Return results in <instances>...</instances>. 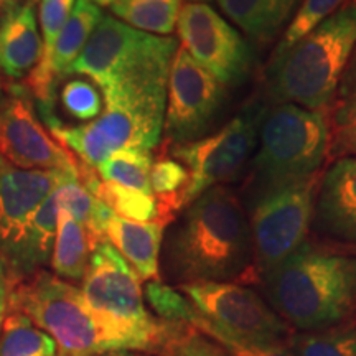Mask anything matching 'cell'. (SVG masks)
I'll return each instance as SVG.
<instances>
[{
    "instance_id": "1",
    "label": "cell",
    "mask_w": 356,
    "mask_h": 356,
    "mask_svg": "<svg viewBox=\"0 0 356 356\" xmlns=\"http://www.w3.org/2000/svg\"><path fill=\"white\" fill-rule=\"evenodd\" d=\"M165 270L178 286L254 284L251 228L233 191L213 186L185 208L167 234Z\"/></svg>"
},
{
    "instance_id": "2",
    "label": "cell",
    "mask_w": 356,
    "mask_h": 356,
    "mask_svg": "<svg viewBox=\"0 0 356 356\" xmlns=\"http://www.w3.org/2000/svg\"><path fill=\"white\" fill-rule=\"evenodd\" d=\"M270 309L296 332L356 320V256L305 241L261 280Z\"/></svg>"
},
{
    "instance_id": "3",
    "label": "cell",
    "mask_w": 356,
    "mask_h": 356,
    "mask_svg": "<svg viewBox=\"0 0 356 356\" xmlns=\"http://www.w3.org/2000/svg\"><path fill=\"white\" fill-rule=\"evenodd\" d=\"M356 44V0L286 50H275L266 70V89L277 102L327 113Z\"/></svg>"
},
{
    "instance_id": "4",
    "label": "cell",
    "mask_w": 356,
    "mask_h": 356,
    "mask_svg": "<svg viewBox=\"0 0 356 356\" xmlns=\"http://www.w3.org/2000/svg\"><path fill=\"white\" fill-rule=\"evenodd\" d=\"M81 293L91 314L137 353L160 356L184 323L154 318L145 309L140 277L115 251L102 241L89 257Z\"/></svg>"
},
{
    "instance_id": "5",
    "label": "cell",
    "mask_w": 356,
    "mask_h": 356,
    "mask_svg": "<svg viewBox=\"0 0 356 356\" xmlns=\"http://www.w3.org/2000/svg\"><path fill=\"white\" fill-rule=\"evenodd\" d=\"M327 113L275 104L262 118L246 180L248 203L277 186L320 173L328 157Z\"/></svg>"
},
{
    "instance_id": "6",
    "label": "cell",
    "mask_w": 356,
    "mask_h": 356,
    "mask_svg": "<svg viewBox=\"0 0 356 356\" xmlns=\"http://www.w3.org/2000/svg\"><path fill=\"white\" fill-rule=\"evenodd\" d=\"M7 312H20L29 317L55 340L60 351H131L126 341L91 314L78 287L47 270H37L8 286Z\"/></svg>"
},
{
    "instance_id": "7",
    "label": "cell",
    "mask_w": 356,
    "mask_h": 356,
    "mask_svg": "<svg viewBox=\"0 0 356 356\" xmlns=\"http://www.w3.org/2000/svg\"><path fill=\"white\" fill-rule=\"evenodd\" d=\"M320 175L277 186L248 203L256 284L307 241Z\"/></svg>"
},
{
    "instance_id": "8",
    "label": "cell",
    "mask_w": 356,
    "mask_h": 356,
    "mask_svg": "<svg viewBox=\"0 0 356 356\" xmlns=\"http://www.w3.org/2000/svg\"><path fill=\"white\" fill-rule=\"evenodd\" d=\"M266 111L261 102H254L211 136L186 144H168L167 155L184 163L190 173L185 208L207 190L225 186L241 175L256 150Z\"/></svg>"
},
{
    "instance_id": "9",
    "label": "cell",
    "mask_w": 356,
    "mask_h": 356,
    "mask_svg": "<svg viewBox=\"0 0 356 356\" xmlns=\"http://www.w3.org/2000/svg\"><path fill=\"white\" fill-rule=\"evenodd\" d=\"M204 318L249 343L287 346L296 332L251 289L234 282H193L178 286Z\"/></svg>"
},
{
    "instance_id": "10",
    "label": "cell",
    "mask_w": 356,
    "mask_h": 356,
    "mask_svg": "<svg viewBox=\"0 0 356 356\" xmlns=\"http://www.w3.org/2000/svg\"><path fill=\"white\" fill-rule=\"evenodd\" d=\"M226 102V86L178 44L167 81L163 132L167 144L202 139Z\"/></svg>"
},
{
    "instance_id": "11",
    "label": "cell",
    "mask_w": 356,
    "mask_h": 356,
    "mask_svg": "<svg viewBox=\"0 0 356 356\" xmlns=\"http://www.w3.org/2000/svg\"><path fill=\"white\" fill-rule=\"evenodd\" d=\"M177 48L173 37L140 32L115 17L102 15L70 73L84 74L102 89L160 58H173Z\"/></svg>"
},
{
    "instance_id": "12",
    "label": "cell",
    "mask_w": 356,
    "mask_h": 356,
    "mask_svg": "<svg viewBox=\"0 0 356 356\" xmlns=\"http://www.w3.org/2000/svg\"><path fill=\"white\" fill-rule=\"evenodd\" d=\"M177 32L180 47L226 88L246 81L252 68L251 47L211 6L184 3Z\"/></svg>"
},
{
    "instance_id": "13",
    "label": "cell",
    "mask_w": 356,
    "mask_h": 356,
    "mask_svg": "<svg viewBox=\"0 0 356 356\" xmlns=\"http://www.w3.org/2000/svg\"><path fill=\"white\" fill-rule=\"evenodd\" d=\"M0 155L24 170H58L78 177L79 160L42 126L20 96L0 104Z\"/></svg>"
},
{
    "instance_id": "14",
    "label": "cell",
    "mask_w": 356,
    "mask_h": 356,
    "mask_svg": "<svg viewBox=\"0 0 356 356\" xmlns=\"http://www.w3.org/2000/svg\"><path fill=\"white\" fill-rule=\"evenodd\" d=\"M310 228L322 243L356 251V155L333 160L320 175Z\"/></svg>"
},
{
    "instance_id": "15",
    "label": "cell",
    "mask_w": 356,
    "mask_h": 356,
    "mask_svg": "<svg viewBox=\"0 0 356 356\" xmlns=\"http://www.w3.org/2000/svg\"><path fill=\"white\" fill-rule=\"evenodd\" d=\"M66 172L24 170L0 155V256Z\"/></svg>"
},
{
    "instance_id": "16",
    "label": "cell",
    "mask_w": 356,
    "mask_h": 356,
    "mask_svg": "<svg viewBox=\"0 0 356 356\" xmlns=\"http://www.w3.org/2000/svg\"><path fill=\"white\" fill-rule=\"evenodd\" d=\"M42 55L35 0H3L0 6V74L29 76Z\"/></svg>"
},
{
    "instance_id": "17",
    "label": "cell",
    "mask_w": 356,
    "mask_h": 356,
    "mask_svg": "<svg viewBox=\"0 0 356 356\" xmlns=\"http://www.w3.org/2000/svg\"><path fill=\"white\" fill-rule=\"evenodd\" d=\"M58 211L60 204L55 188L25 222L7 251L0 256L7 270L8 286L15 280L37 273L40 266L51 259L58 228Z\"/></svg>"
},
{
    "instance_id": "18",
    "label": "cell",
    "mask_w": 356,
    "mask_h": 356,
    "mask_svg": "<svg viewBox=\"0 0 356 356\" xmlns=\"http://www.w3.org/2000/svg\"><path fill=\"white\" fill-rule=\"evenodd\" d=\"M159 222H139L114 213L106 225V239L113 244L140 280H159V257L163 239Z\"/></svg>"
},
{
    "instance_id": "19",
    "label": "cell",
    "mask_w": 356,
    "mask_h": 356,
    "mask_svg": "<svg viewBox=\"0 0 356 356\" xmlns=\"http://www.w3.org/2000/svg\"><path fill=\"white\" fill-rule=\"evenodd\" d=\"M304 0H218V6L259 47L287 29Z\"/></svg>"
},
{
    "instance_id": "20",
    "label": "cell",
    "mask_w": 356,
    "mask_h": 356,
    "mask_svg": "<svg viewBox=\"0 0 356 356\" xmlns=\"http://www.w3.org/2000/svg\"><path fill=\"white\" fill-rule=\"evenodd\" d=\"M328 132V159L356 155V44L348 58L335 95L327 111Z\"/></svg>"
},
{
    "instance_id": "21",
    "label": "cell",
    "mask_w": 356,
    "mask_h": 356,
    "mask_svg": "<svg viewBox=\"0 0 356 356\" xmlns=\"http://www.w3.org/2000/svg\"><path fill=\"white\" fill-rule=\"evenodd\" d=\"M76 0H42L40 2V25H42V55L38 65L26 78L30 91L42 102V108H51L55 96V78L51 74L53 48L68 20Z\"/></svg>"
},
{
    "instance_id": "22",
    "label": "cell",
    "mask_w": 356,
    "mask_h": 356,
    "mask_svg": "<svg viewBox=\"0 0 356 356\" xmlns=\"http://www.w3.org/2000/svg\"><path fill=\"white\" fill-rule=\"evenodd\" d=\"M58 204L60 210H65L68 215L78 221L79 225L86 229L91 241V248H95L106 239V225L114 215L106 203H102L99 198L84 186L73 173H65L60 184L56 185Z\"/></svg>"
},
{
    "instance_id": "23",
    "label": "cell",
    "mask_w": 356,
    "mask_h": 356,
    "mask_svg": "<svg viewBox=\"0 0 356 356\" xmlns=\"http://www.w3.org/2000/svg\"><path fill=\"white\" fill-rule=\"evenodd\" d=\"M102 19L101 7H97L92 0H76L68 20L58 37L51 56V74L60 79L70 74L76 58L86 47L88 40Z\"/></svg>"
},
{
    "instance_id": "24",
    "label": "cell",
    "mask_w": 356,
    "mask_h": 356,
    "mask_svg": "<svg viewBox=\"0 0 356 356\" xmlns=\"http://www.w3.org/2000/svg\"><path fill=\"white\" fill-rule=\"evenodd\" d=\"M92 248L86 229L65 210L58 211L56 238L51 252V269L60 279L79 282L86 274Z\"/></svg>"
},
{
    "instance_id": "25",
    "label": "cell",
    "mask_w": 356,
    "mask_h": 356,
    "mask_svg": "<svg viewBox=\"0 0 356 356\" xmlns=\"http://www.w3.org/2000/svg\"><path fill=\"white\" fill-rule=\"evenodd\" d=\"M190 184V173L181 162L173 157L155 160L150 168V190L157 202L159 225L165 228L175 221L181 210H185V197Z\"/></svg>"
},
{
    "instance_id": "26",
    "label": "cell",
    "mask_w": 356,
    "mask_h": 356,
    "mask_svg": "<svg viewBox=\"0 0 356 356\" xmlns=\"http://www.w3.org/2000/svg\"><path fill=\"white\" fill-rule=\"evenodd\" d=\"M184 0H114L111 12L124 24L145 33L168 37L175 32Z\"/></svg>"
},
{
    "instance_id": "27",
    "label": "cell",
    "mask_w": 356,
    "mask_h": 356,
    "mask_svg": "<svg viewBox=\"0 0 356 356\" xmlns=\"http://www.w3.org/2000/svg\"><path fill=\"white\" fill-rule=\"evenodd\" d=\"M55 340L20 312H7L0 323V356H56Z\"/></svg>"
},
{
    "instance_id": "28",
    "label": "cell",
    "mask_w": 356,
    "mask_h": 356,
    "mask_svg": "<svg viewBox=\"0 0 356 356\" xmlns=\"http://www.w3.org/2000/svg\"><path fill=\"white\" fill-rule=\"evenodd\" d=\"M287 348L293 356H356V320L315 332H293Z\"/></svg>"
},
{
    "instance_id": "29",
    "label": "cell",
    "mask_w": 356,
    "mask_h": 356,
    "mask_svg": "<svg viewBox=\"0 0 356 356\" xmlns=\"http://www.w3.org/2000/svg\"><path fill=\"white\" fill-rule=\"evenodd\" d=\"M152 163L154 160L150 150L122 149L109 155L96 170L102 181L152 195V190H150Z\"/></svg>"
},
{
    "instance_id": "30",
    "label": "cell",
    "mask_w": 356,
    "mask_h": 356,
    "mask_svg": "<svg viewBox=\"0 0 356 356\" xmlns=\"http://www.w3.org/2000/svg\"><path fill=\"white\" fill-rule=\"evenodd\" d=\"M96 198L106 203L115 215L139 222H157L159 210L154 195L142 193L139 190L126 188V186L101 181L97 186Z\"/></svg>"
},
{
    "instance_id": "31",
    "label": "cell",
    "mask_w": 356,
    "mask_h": 356,
    "mask_svg": "<svg viewBox=\"0 0 356 356\" xmlns=\"http://www.w3.org/2000/svg\"><path fill=\"white\" fill-rule=\"evenodd\" d=\"M345 2L346 0H304L291 24L284 30L282 40L275 50H286V48L292 47L293 43L304 38L307 33H310L315 26H318L323 20L333 15Z\"/></svg>"
},
{
    "instance_id": "32",
    "label": "cell",
    "mask_w": 356,
    "mask_h": 356,
    "mask_svg": "<svg viewBox=\"0 0 356 356\" xmlns=\"http://www.w3.org/2000/svg\"><path fill=\"white\" fill-rule=\"evenodd\" d=\"M144 297L159 318L165 322L188 323L197 310L184 293L160 280H149L145 284Z\"/></svg>"
},
{
    "instance_id": "33",
    "label": "cell",
    "mask_w": 356,
    "mask_h": 356,
    "mask_svg": "<svg viewBox=\"0 0 356 356\" xmlns=\"http://www.w3.org/2000/svg\"><path fill=\"white\" fill-rule=\"evenodd\" d=\"M188 325H191L195 330L203 333V335L210 337L211 340L220 343L222 348L228 350L233 356H293L287 346H264L238 340V338L229 335L228 332L221 330L220 327L213 325L210 320L204 318L198 310H195V314L191 315Z\"/></svg>"
},
{
    "instance_id": "34",
    "label": "cell",
    "mask_w": 356,
    "mask_h": 356,
    "mask_svg": "<svg viewBox=\"0 0 356 356\" xmlns=\"http://www.w3.org/2000/svg\"><path fill=\"white\" fill-rule=\"evenodd\" d=\"M61 102L66 113L78 119H95L101 114L102 101L97 89L83 79L66 83L61 91Z\"/></svg>"
},
{
    "instance_id": "35",
    "label": "cell",
    "mask_w": 356,
    "mask_h": 356,
    "mask_svg": "<svg viewBox=\"0 0 356 356\" xmlns=\"http://www.w3.org/2000/svg\"><path fill=\"white\" fill-rule=\"evenodd\" d=\"M162 356H233L220 343L186 323L168 343Z\"/></svg>"
},
{
    "instance_id": "36",
    "label": "cell",
    "mask_w": 356,
    "mask_h": 356,
    "mask_svg": "<svg viewBox=\"0 0 356 356\" xmlns=\"http://www.w3.org/2000/svg\"><path fill=\"white\" fill-rule=\"evenodd\" d=\"M8 307V277L6 266H3L2 259H0V323H2L3 317L7 314Z\"/></svg>"
},
{
    "instance_id": "37",
    "label": "cell",
    "mask_w": 356,
    "mask_h": 356,
    "mask_svg": "<svg viewBox=\"0 0 356 356\" xmlns=\"http://www.w3.org/2000/svg\"><path fill=\"white\" fill-rule=\"evenodd\" d=\"M119 351H111V353H70V351L58 350L56 356H118Z\"/></svg>"
},
{
    "instance_id": "38",
    "label": "cell",
    "mask_w": 356,
    "mask_h": 356,
    "mask_svg": "<svg viewBox=\"0 0 356 356\" xmlns=\"http://www.w3.org/2000/svg\"><path fill=\"white\" fill-rule=\"evenodd\" d=\"M97 7H109L114 0H92Z\"/></svg>"
},
{
    "instance_id": "39",
    "label": "cell",
    "mask_w": 356,
    "mask_h": 356,
    "mask_svg": "<svg viewBox=\"0 0 356 356\" xmlns=\"http://www.w3.org/2000/svg\"><path fill=\"white\" fill-rule=\"evenodd\" d=\"M118 356H152V355H147V353L137 355V351H136V355H134V353H131V351H119Z\"/></svg>"
},
{
    "instance_id": "40",
    "label": "cell",
    "mask_w": 356,
    "mask_h": 356,
    "mask_svg": "<svg viewBox=\"0 0 356 356\" xmlns=\"http://www.w3.org/2000/svg\"><path fill=\"white\" fill-rule=\"evenodd\" d=\"M188 2H202V3H208V2H211V0H188Z\"/></svg>"
},
{
    "instance_id": "41",
    "label": "cell",
    "mask_w": 356,
    "mask_h": 356,
    "mask_svg": "<svg viewBox=\"0 0 356 356\" xmlns=\"http://www.w3.org/2000/svg\"><path fill=\"white\" fill-rule=\"evenodd\" d=\"M2 2H3V0H0V6H2Z\"/></svg>"
}]
</instances>
